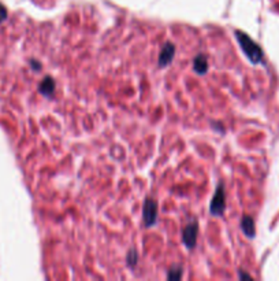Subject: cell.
Wrapping results in <instances>:
<instances>
[{"mask_svg": "<svg viewBox=\"0 0 279 281\" xmlns=\"http://www.w3.org/2000/svg\"><path fill=\"white\" fill-rule=\"evenodd\" d=\"M235 36H237V39H238L239 44L242 47L244 52L246 54V57L249 58L253 64H259L263 58L262 48L257 46L255 41L251 40L249 36H246L245 33H242V32H238V30H237V32H235Z\"/></svg>", "mask_w": 279, "mask_h": 281, "instance_id": "6da1fadb", "label": "cell"}, {"mask_svg": "<svg viewBox=\"0 0 279 281\" xmlns=\"http://www.w3.org/2000/svg\"><path fill=\"white\" fill-rule=\"evenodd\" d=\"M197 233H199V224L197 221H193L192 224H189L182 232V240L183 244L188 247L189 250H192L196 246V240H197Z\"/></svg>", "mask_w": 279, "mask_h": 281, "instance_id": "7a4b0ae2", "label": "cell"}, {"mask_svg": "<svg viewBox=\"0 0 279 281\" xmlns=\"http://www.w3.org/2000/svg\"><path fill=\"white\" fill-rule=\"evenodd\" d=\"M144 221L147 226H152L158 218V205L154 199H147L144 203Z\"/></svg>", "mask_w": 279, "mask_h": 281, "instance_id": "3957f363", "label": "cell"}, {"mask_svg": "<svg viewBox=\"0 0 279 281\" xmlns=\"http://www.w3.org/2000/svg\"><path fill=\"white\" fill-rule=\"evenodd\" d=\"M224 191H223L222 185H219L217 190V194L214 195L211 202V207L210 210L214 215H222L224 211Z\"/></svg>", "mask_w": 279, "mask_h": 281, "instance_id": "277c9868", "label": "cell"}, {"mask_svg": "<svg viewBox=\"0 0 279 281\" xmlns=\"http://www.w3.org/2000/svg\"><path fill=\"white\" fill-rule=\"evenodd\" d=\"M174 54H175V48H174V46L170 44V43L165 44V47H163V50H162V52H160L159 55L160 66H167V65L170 64L171 61H172Z\"/></svg>", "mask_w": 279, "mask_h": 281, "instance_id": "5b68a950", "label": "cell"}, {"mask_svg": "<svg viewBox=\"0 0 279 281\" xmlns=\"http://www.w3.org/2000/svg\"><path fill=\"white\" fill-rule=\"evenodd\" d=\"M39 91L47 96V98H50L54 91H55V81L52 80L51 77H46L44 80L41 81V85L39 86Z\"/></svg>", "mask_w": 279, "mask_h": 281, "instance_id": "8992f818", "label": "cell"}, {"mask_svg": "<svg viewBox=\"0 0 279 281\" xmlns=\"http://www.w3.org/2000/svg\"><path fill=\"white\" fill-rule=\"evenodd\" d=\"M241 226H242V230L246 236L249 237H253L255 236V222L251 217H244L242 221H241Z\"/></svg>", "mask_w": 279, "mask_h": 281, "instance_id": "52a82bcc", "label": "cell"}, {"mask_svg": "<svg viewBox=\"0 0 279 281\" xmlns=\"http://www.w3.org/2000/svg\"><path fill=\"white\" fill-rule=\"evenodd\" d=\"M193 69L196 70L199 74H204L205 71L208 70V62H207L205 57H203V55H199V57L194 58Z\"/></svg>", "mask_w": 279, "mask_h": 281, "instance_id": "ba28073f", "label": "cell"}, {"mask_svg": "<svg viewBox=\"0 0 279 281\" xmlns=\"http://www.w3.org/2000/svg\"><path fill=\"white\" fill-rule=\"evenodd\" d=\"M182 277V269L181 268H177V269H172L168 272V275H167V279L168 280H179Z\"/></svg>", "mask_w": 279, "mask_h": 281, "instance_id": "9c48e42d", "label": "cell"}, {"mask_svg": "<svg viewBox=\"0 0 279 281\" xmlns=\"http://www.w3.org/2000/svg\"><path fill=\"white\" fill-rule=\"evenodd\" d=\"M137 253L134 250H131L130 253L127 254V265H130V266H136L137 264Z\"/></svg>", "mask_w": 279, "mask_h": 281, "instance_id": "30bf717a", "label": "cell"}, {"mask_svg": "<svg viewBox=\"0 0 279 281\" xmlns=\"http://www.w3.org/2000/svg\"><path fill=\"white\" fill-rule=\"evenodd\" d=\"M239 277H241V279H252L251 276H249V275H245V273H242V272L239 273Z\"/></svg>", "mask_w": 279, "mask_h": 281, "instance_id": "8fae6325", "label": "cell"}]
</instances>
